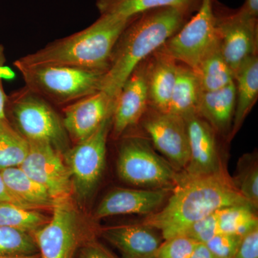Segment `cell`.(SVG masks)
<instances>
[{
	"instance_id": "1",
	"label": "cell",
	"mask_w": 258,
	"mask_h": 258,
	"mask_svg": "<svg viewBox=\"0 0 258 258\" xmlns=\"http://www.w3.org/2000/svg\"><path fill=\"white\" fill-rule=\"evenodd\" d=\"M200 3L201 0L185 6L156 8L132 19L112 50L102 91L116 100L132 71L179 31Z\"/></svg>"
},
{
	"instance_id": "2",
	"label": "cell",
	"mask_w": 258,
	"mask_h": 258,
	"mask_svg": "<svg viewBox=\"0 0 258 258\" xmlns=\"http://www.w3.org/2000/svg\"><path fill=\"white\" fill-rule=\"evenodd\" d=\"M170 195L164 208L148 215L142 222L159 231L164 240L182 235L195 222L222 209L250 204L225 169L200 177H187L180 172Z\"/></svg>"
},
{
	"instance_id": "3",
	"label": "cell",
	"mask_w": 258,
	"mask_h": 258,
	"mask_svg": "<svg viewBox=\"0 0 258 258\" xmlns=\"http://www.w3.org/2000/svg\"><path fill=\"white\" fill-rule=\"evenodd\" d=\"M134 18L101 15L88 28L20 57L14 66L18 70L69 66L107 71L115 42Z\"/></svg>"
},
{
	"instance_id": "4",
	"label": "cell",
	"mask_w": 258,
	"mask_h": 258,
	"mask_svg": "<svg viewBox=\"0 0 258 258\" xmlns=\"http://www.w3.org/2000/svg\"><path fill=\"white\" fill-rule=\"evenodd\" d=\"M5 117L28 142H46L64 154L69 137L51 103L26 86L7 97Z\"/></svg>"
},
{
	"instance_id": "5",
	"label": "cell",
	"mask_w": 258,
	"mask_h": 258,
	"mask_svg": "<svg viewBox=\"0 0 258 258\" xmlns=\"http://www.w3.org/2000/svg\"><path fill=\"white\" fill-rule=\"evenodd\" d=\"M25 86L50 103L67 105L101 91L106 71L69 66L18 70Z\"/></svg>"
},
{
	"instance_id": "6",
	"label": "cell",
	"mask_w": 258,
	"mask_h": 258,
	"mask_svg": "<svg viewBox=\"0 0 258 258\" xmlns=\"http://www.w3.org/2000/svg\"><path fill=\"white\" fill-rule=\"evenodd\" d=\"M47 225L32 237L40 258H74L85 242L95 238L99 229L87 227L71 198L56 200Z\"/></svg>"
},
{
	"instance_id": "7",
	"label": "cell",
	"mask_w": 258,
	"mask_h": 258,
	"mask_svg": "<svg viewBox=\"0 0 258 258\" xmlns=\"http://www.w3.org/2000/svg\"><path fill=\"white\" fill-rule=\"evenodd\" d=\"M117 171L125 182L151 189H173L181 172L158 155L147 139L138 137H128L122 142Z\"/></svg>"
},
{
	"instance_id": "8",
	"label": "cell",
	"mask_w": 258,
	"mask_h": 258,
	"mask_svg": "<svg viewBox=\"0 0 258 258\" xmlns=\"http://www.w3.org/2000/svg\"><path fill=\"white\" fill-rule=\"evenodd\" d=\"M218 45L212 0H201L195 15L157 51L195 71Z\"/></svg>"
},
{
	"instance_id": "9",
	"label": "cell",
	"mask_w": 258,
	"mask_h": 258,
	"mask_svg": "<svg viewBox=\"0 0 258 258\" xmlns=\"http://www.w3.org/2000/svg\"><path fill=\"white\" fill-rule=\"evenodd\" d=\"M112 115L94 133L69 148L63 154L72 178L74 193L81 200H86L92 195L104 170Z\"/></svg>"
},
{
	"instance_id": "10",
	"label": "cell",
	"mask_w": 258,
	"mask_h": 258,
	"mask_svg": "<svg viewBox=\"0 0 258 258\" xmlns=\"http://www.w3.org/2000/svg\"><path fill=\"white\" fill-rule=\"evenodd\" d=\"M216 19L219 48L224 59L235 73L247 59L257 55V19L240 10L227 9L212 0Z\"/></svg>"
},
{
	"instance_id": "11",
	"label": "cell",
	"mask_w": 258,
	"mask_h": 258,
	"mask_svg": "<svg viewBox=\"0 0 258 258\" xmlns=\"http://www.w3.org/2000/svg\"><path fill=\"white\" fill-rule=\"evenodd\" d=\"M142 125L154 147L179 171H184L190 157L187 127L179 115L148 107Z\"/></svg>"
},
{
	"instance_id": "12",
	"label": "cell",
	"mask_w": 258,
	"mask_h": 258,
	"mask_svg": "<svg viewBox=\"0 0 258 258\" xmlns=\"http://www.w3.org/2000/svg\"><path fill=\"white\" fill-rule=\"evenodd\" d=\"M28 142V154L20 167L46 188L55 201L71 198L74 186L63 154L46 142Z\"/></svg>"
},
{
	"instance_id": "13",
	"label": "cell",
	"mask_w": 258,
	"mask_h": 258,
	"mask_svg": "<svg viewBox=\"0 0 258 258\" xmlns=\"http://www.w3.org/2000/svg\"><path fill=\"white\" fill-rule=\"evenodd\" d=\"M187 127L190 157L183 175L200 177L225 170L219 153L216 132L197 113L184 118Z\"/></svg>"
},
{
	"instance_id": "14",
	"label": "cell",
	"mask_w": 258,
	"mask_h": 258,
	"mask_svg": "<svg viewBox=\"0 0 258 258\" xmlns=\"http://www.w3.org/2000/svg\"><path fill=\"white\" fill-rule=\"evenodd\" d=\"M147 60L132 71L117 96L112 115L111 132L113 139L120 138L125 131L137 124L149 107Z\"/></svg>"
},
{
	"instance_id": "15",
	"label": "cell",
	"mask_w": 258,
	"mask_h": 258,
	"mask_svg": "<svg viewBox=\"0 0 258 258\" xmlns=\"http://www.w3.org/2000/svg\"><path fill=\"white\" fill-rule=\"evenodd\" d=\"M115 103V98L101 90L64 106L62 120L69 139L76 144L94 133L113 115Z\"/></svg>"
},
{
	"instance_id": "16",
	"label": "cell",
	"mask_w": 258,
	"mask_h": 258,
	"mask_svg": "<svg viewBox=\"0 0 258 258\" xmlns=\"http://www.w3.org/2000/svg\"><path fill=\"white\" fill-rule=\"evenodd\" d=\"M171 189L117 188L101 200L95 212V218L100 220L121 215H151L165 203Z\"/></svg>"
},
{
	"instance_id": "17",
	"label": "cell",
	"mask_w": 258,
	"mask_h": 258,
	"mask_svg": "<svg viewBox=\"0 0 258 258\" xmlns=\"http://www.w3.org/2000/svg\"><path fill=\"white\" fill-rule=\"evenodd\" d=\"M157 230L144 223L109 226L98 235L118 249L123 258H155L164 242Z\"/></svg>"
},
{
	"instance_id": "18",
	"label": "cell",
	"mask_w": 258,
	"mask_h": 258,
	"mask_svg": "<svg viewBox=\"0 0 258 258\" xmlns=\"http://www.w3.org/2000/svg\"><path fill=\"white\" fill-rule=\"evenodd\" d=\"M176 61L156 51L147 60L149 106L167 112L176 81Z\"/></svg>"
},
{
	"instance_id": "19",
	"label": "cell",
	"mask_w": 258,
	"mask_h": 258,
	"mask_svg": "<svg viewBox=\"0 0 258 258\" xmlns=\"http://www.w3.org/2000/svg\"><path fill=\"white\" fill-rule=\"evenodd\" d=\"M235 81L213 91H203L199 100L197 114L208 122L216 134L228 139L235 113Z\"/></svg>"
},
{
	"instance_id": "20",
	"label": "cell",
	"mask_w": 258,
	"mask_h": 258,
	"mask_svg": "<svg viewBox=\"0 0 258 258\" xmlns=\"http://www.w3.org/2000/svg\"><path fill=\"white\" fill-rule=\"evenodd\" d=\"M236 101L235 113L229 140L240 131L258 98L257 55L247 59L235 74Z\"/></svg>"
},
{
	"instance_id": "21",
	"label": "cell",
	"mask_w": 258,
	"mask_h": 258,
	"mask_svg": "<svg viewBox=\"0 0 258 258\" xmlns=\"http://www.w3.org/2000/svg\"><path fill=\"white\" fill-rule=\"evenodd\" d=\"M0 171L10 192L25 208L37 210L53 208L55 201L46 188L30 177L20 166Z\"/></svg>"
},
{
	"instance_id": "22",
	"label": "cell",
	"mask_w": 258,
	"mask_h": 258,
	"mask_svg": "<svg viewBox=\"0 0 258 258\" xmlns=\"http://www.w3.org/2000/svg\"><path fill=\"white\" fill-rule=\"evenodd\" d=\"M202 92L200 81L195 71L178 62L176 81L167 112L184 118L195 114Z\"/></svg>"
},
{
	"instance_id": "23",
	"label": "cell",
	"mask_w": 258,
	"mask_h": 258,
	"mask_svg": "<svg viewBox=\"0 0 258 258\" xmlns=\"http://www.w3.org/2000/svg\"><path fill=\"white\" fill-rule=\"evenodd\" d=\"M200 0H97V9L101 15H113L129 19L148 10L164 7H178L198 3Z\"/></svg>"
},
{
	"instance_id": "24",
	"label": "cell",
	"mask_w": 258,
	"mask_h": 258,
	"mask_svg": "<svg viewBox=\"0 0 258 258\" xmlns=\"http://www.w3.org/2000/svg\"><path fill=\"white\" fill-rule=\"evenodd\" d=\"M203 91H213L234 82V74L220 52L219 45L202 60L196 69Z\"/></svg>"
},
{
	"instance_id": "25",
	"label": "cell",
	"mask_w": 258,
	"mask_h": 258,
	"mask_svg": "<svg viewBox=\"0 0 258 258\" xmlns=\"http://www.w3.org/2000/svg\"><path fill=\"white\" fill-rule=\"evenodd\" d=\"M51 217L37 209L19 206L7 202H0V226L33 235L48 223Z\"/></svg>"
},
{
	"instance_id": "26",
	"label": "cell",
	"mask_w": 258,
	"mask_h": 258,
	"mask_svg": "<svg viewBox=\"0 0 258 258\" xmlns=\"http://www.w3.org/2000/svg\"><path fill=\"white\" fill-rule=\"evenodd\" d=\"M220 233L244 236L258 228L255 208L250 204L236 205L217 211Z\"/></svg>"
},
{
	"instance_id": "27",
	"label": "cell",
	"mask_w": 258,
	"mask_h": 258,
	"mask_svg": "<svg viewBox=\"0 0 258 258\" xmlns=\"http://www.w3.org/2000/svg\"><path fill=\"white\" fill-rule=\"evenodd\" d=\"M29 151V142L8 121L0 119V170L20 166Z\"/></svg>"
},
{
	"instance_id": "28",
	"label": "cell",
	"mask_w": 258,
	"mask_h": 258,
	"mask_svg": "<svg viewBox=\"0 0 258 258\" xmlns=\"http://www.w3.org/2000/svg\"><path fill=\"white\" fill-rule=\"evenodd\" d=\"M232 181L242 196L257 209L258 164L255 152L244 154L240 158L235 177Z\"/></svg>"
},
{
	"instance_id": "29",
	"label": "cell",
	"mask_w": 258,
	"mask_h": 258,
	"mask_svg": "<svg viewBox=\"0 0 258 258\" xmlns=\"http://www.w3.org/2000/svg\"><path fill=\"white\" fill-rule=\"evenodd\" d=\"M38 253L30 234L0 226V256Z\"/></svg>"
},
{
	"instance_id": "30",
	"label": "cell",
	"mask_w": 258,
	"mask_h": 258,
	"mask_svg": "<svg viewBox=\"0 0 258 258\" xmlns=\"http://www.w3.org/2000/svg\"><path fill=\"white\" fill-rule=\"evenodd\" d=\"M198 244L187 236H175L164 240L155 258H190Z\"/></svg>"
},
{
	"instance_id": "31",
	"label": "cell",
	"mask_w": 258,
	"mask_h": 258,
	"mask_svg": "<svg viewBox=\"0 0 258 258\" xmlns=\"http://www.w3.org/2000/svg\"><path fill=\"white\" fill-rule=\"evenodd\" d=\"M220 233L217 211L189 226L181 235L187 236L198 243H206L217 234Z\"/></svg>"
},
{
	"instance_id": "32",
	"label": "cell",
	"mask_w": 258,
	"mask_h": 258,
	"mask_svg": "<svg viewBox=\"0 0 258 258\" xmlns=\"http://www.w3.org/2000/svg\"><path fill=\"white\" fill-rule=\"evenodd\" d=\"M242 239L240 236L220 232L205 244L217 258H232L237 252Z\"/></svg>"
},
{
	"instance_id": "33",
	"label": "cell",
	"mask_w": 258,
	"mask_h": 258,
	"mask_svg": "<svg viewBox=\"0 0 258 258\" xmlns=\"http://www.w3.org/2000/svg\"><path fill=\"white\" fill-rule=\"evenodd\" d=\"M74 258H117L96 237L85 242L80 247Z\"/></svg>"
},
{
	"instance_id": "34",
	"label": "cell",
	"mask_w": 258,
	"mask_h": 258,
	"mask_svg": "<svg viewBox=\"0 0 258 258\" xmlns=\"http://www.w3.org/2000/svg\"><path fill=\"white\" fill-rule=\"evenodd\" d=\"M232 258H258V228L242 237Z\"/></svg>"
},
{
	"instance_id": "35",
	"label": "cell",
	"mask_w": 258,
	"mask_h": 258,
	"mask_svg": "<svg viewBox=\"0 0 258 258\" xmlns=\"http://www.w3.org/2000/svg\"><path fill=\"white\" fill-rule=\"evenodd\" d=\"M6 56L5 53V47L0 44V119L5 117V105H6L8 95L5 92L3 87V79L6 78H13V74L5 67Z\"/></svg>"
},
{
	"instance_id": "36",
	"label": "cell",
	"mask_w": 258,
	"mask_h": 258,
	"mask_svg": "<svg viewBox=\"0 0 258 258\" xmlns=\"http://www.w3.org/2000/svg\"><path fill=\"white\" fill-rule=\"evenodd\" d=\"M0 202H7V203H11L18 205L19 206H25L23 204L20 203V202L13 196L11 193L10 192L6 184H5L4 179H3V176H2L1 171H0Z\"/></svg>"
},
{
	"instance_id": "37",
	"label": "cell",
	"mask_w": 258,
	"mask_h": 258,
	"mask_svg": "<svg viewBox=\"0 0 258 258\" xmlns=\"http://www.w3.org/2000/svg\"><path fill=\"white\" fill-rule=\"evenodd\" d=\"M238 10L247 16L258 19V0H245Z\"/></svg>"
},
{
	"instance_id": "38",
	"label": "cell",
	"mask_w": 258,
	"mask_h": 258,
	"mask_svg": "<svg viewBox=\"0 0 258 258\" xmlns=\"http://www.w3.org/2000/svg\"><path fill=\"white\" fill-rule=\"evenodd\" d=\"M190 258H217L203 243H198Z\"/></svg>"
},
{
	"instance_id": "39",
	"label": "cell",
	"mask_w": 258,
	"mask_h": 258,
	"mask_svg": "<svg viewBox=\"0 0 258 258\" xmlns=\"http://www.w3.org/2000/svg\"><path fill=\"white\" fill-rule=\"evenodd\" d=\"M0 258H40V254H19V255L0 256Z\"/></svg>"
}]
</instances>
